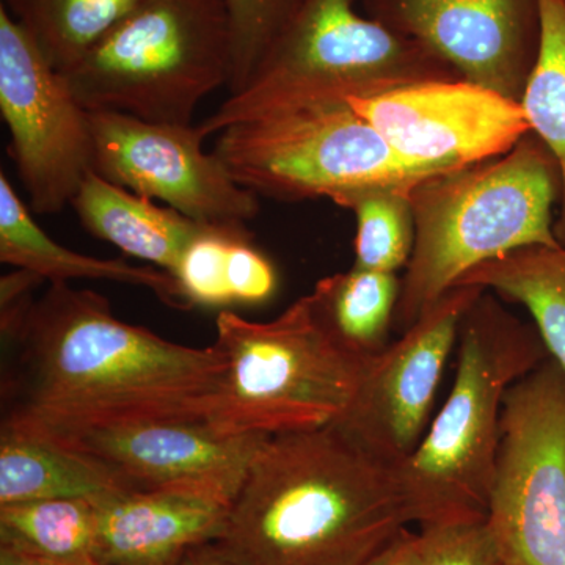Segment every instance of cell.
Wrapping results in <instances>:
<instances>
[{"label": "cell", "instance_id": "cell-20", "mask_svg": "<svg viewBox=\"0 0 565 565\" xmlns=\"http://www.w3.org/2000/svg\"><path fill=\"white\" fill-rule=\"evenodd\" d=\"M479 286L520 303L565 371V247H525L465 274L455 286Z\"/></svg>", "mask_w": 565, "mask_h": 565}, {"label": "cell", "instance_id": "cell-6", "mask_svg": "<svg viewBox=\"0 0 565 565\" xmlns=\"http://www.w3.org/2000/svg\"><path fill=\"white\" fill-rule=\"evenodd\" d=\"M61 73L88 111L191 126L200 103L232 77L225 0H140Z\"/></svg>", "mask_w": 565, "mask_h": 565}, {"label": "cell", "instance_id": "cell-25", "mask_svg": "<svg viewBox=\"0 0 565 565\" xmlns=\"http://www.w3.org/2000/svg\"><path fill=\"white\" fill-rule=\"evenodd\" d=\"M408 193L399 189H364L349 193L338 203L355 215L353 266L388 274L407 267L415 245V218Z\"/></svg>", "mask_w": 565, "mask_h": 565}, {"label": "cell", "instance_id": "cell-7", "mask_svg": "<svg viewBox=\"0 0 565 565\" xmlns=\"http://www.w3.org/2000/svg\"><path fill=\"white\" fill-rule=\"evenodd\" d=\"M356 0H305L243 90L196 126L203 139L278 104L463 79L418 41L360 14Z\"/></svg>", "mask_w": 565, "mask_h": 565}, {"label": "cell", "instance_id": "cell-32", "mask_svg": "<svg viewBox=\"0 0 565 565\" xmlns=\"http://www.w3.org/2000/svg\"><path fill=\"white\" fill-rule=\"evenodd\" d=\"M180 565H234L218 555L217 550L211 544L196 546L191 552L185 553Z\"/></svg>", "mask_w": 565, "mask_h": 565}, {"label": "cell", "instance_id": "cell-5", "mask_svg": "<svg viewBox=\"0 0 565 565\" xmlns=\"http://www.w3.org/2000/svg\"><path fill=\"white\" fill-rule=\"evenodd\" d=\"M225 373L204 423L225 437L302 433L351 407L367 363L327 332L310 294L274 321L232 311L215 319Z\"/></svg>", "mask_w": 565, "mask_h": 565}, {"label": "cell", "instance_id": "cell-31", "mask_svg": "<svg viewBox=\"0 0 565 565\" xmlns=\"http://www.w3.org/2000/svg\"><path fill=\"white\" fill-rule=\"evenodd\" d=\"M364 565H419V534L405 527Z\"/></svg>", "mask_w": 565, "mask_h": 565}, {"label": "cell", "instance_id": "cell-16", "mask_svg": "<svg viewBox=\"0 0 565 565\" xmlns=\"http://www.w3.org/2000/svg\"><path fill=\"white\" fill-rule=\"evenodd\" d=\"M96 561L102 565H174L221 537L230 505L174 490L98 498Z\"/></svg>", "mask_w": 565, "mask_h": 565}, {"label": "cell", "instance_id": "cell-19", "mask_svg": "<svg viewBox=\"0 0 565 565\" xmlns=\"http://www.w3.org/2000/svg\"><path fill=\"white\" fill-rule=\"evenodd\" d=\"M71 206L93 236L172 275L185 248L211 226L173 207L158 206L95 172L82 182Z\"/></svg>", "mask_w": 565, "mask_h": 565}, {"label": "cell", "instance_id": "cell-9", "mask_svg": "<svg viewBox=\"0 0 565 565\" xmlns=\"http://www.w3.org/2000/svg\"><path fill=\"white\" fill-rule=\"evenodd\" d=\"M487 523L504 565H565V371L552 356L505 394Z\"/></svg>", "mask_w": 565, "mask_h": 565}, {"label": "cell", "instance_id": "cell-10", "mask_svg": "<svg viewBox=\"0 0 565 565\" xmlns=\"http://www.w3.org/2000/svg\"><path fill=\"white\" fill-rule=\"evenodd\" d=\"M0 114L32 211L58 214L93 172L90 111L44 57L28 31L0 6Z\"/></svg>", "mask_w": 565, "mask_h": 565}, {"label": "cell", "instance_id": "cell-26", "mask_svg": "<svg viewBox=\"0 0 565 565\" xmlns=\"http://www.w3.org/2000/svg\"><path fill=\"white\" fill-rule=\"evenodd\" d=\"M305 0H225L232 29L230 95L243 90Z\"/></svg>", "mask_w": 565, "mask_h": 565}, {"label": "cell", "instance_id": "cell-24", "mask_svg": "<svg viewBox=\"0 0 565 565\" xmlns=\"http://www.w3.org/2000/svg\"><path fill=\"white\" fill-rule=\"evenodd\" d=\"M541 44L522 104L531 131L555 156L563 180L555 233L565 247V0H539Z\"/></svg>", "mask_w": 565, "mask_h": 565}, {"label": "cell", "instance_id": "cell-28", "mask_svg": "<svg viewBox=\"0 0 565 565\" xmlns=\"http://www.w3.org/2000/svg\"><path fill=\"white\" fill-rule=\"evenodd\" d=\"M419 565H504L487 520L419 527Z\"/></svg>", "mask_w": 565, "mask_h": 565}, {"label": "cell", "instance_id": "cell-30", "mask_svg": "<svg viewBox=\"0 0 565 565\" xmlns=\"http://www.w3.org/2000/svg\"><path fill=\"white\" fill-rule=\"evenodd\" d=\"M44 281L40 275L25 269H17L0 278V330L6 343L13 340L28 321L36 300L33 292Z\"/></svg>", "mask_w": 565, "mask_h": 565}, {"label": "cell", "instance_id": "cell-3", "mask_svg": "<svg viewBox=\"0 0 565 565\" xmlns=\"http://www.w3.org/2000/svg\"><path fill=\"white\" fill-rule=\"evenodd\" d=\"M563 180L534 132L492 161L434 174L408 193L415 245L393 327L401 333L475 267L525 247H561L553 207Z\"/></svg>", "mask_w": 565, "mask_h": 565}, {"label": "cell", "instance_id": "cell-21", "mask_svg": "<svg viewBox=\"0 0 565 565\" xmlns=\"http://www.w3.org/2000/svg\"><path fill=\"white\" fill-rule=\"evenodd\" d=\"M399 292L396 274L353 266L316 282L310 297L327 332L349 352L371 359L390 344Z\"/></svg>", "mask_w": 565, "mask_h": 565}, {"label": "cell", "instance_id": "cell-22", "mask_svg": "<svg viewBox=\"0 0 565 565\" xmlns=\"http://www.w3.org/2000/svg\"><path fill=\"white\" fill-rule=\"evenodd\" d=\"M0 548L55 564H99L95 501L61 498L0 505Z\"/></svg>", "mask_w": 565, "mask_h": 565}, {"label": "cell", "instance_id": "cell-18", "mask_svg": "<svg viewBox=\"0 0 565 565\" xmlns=\"http://www.w3.org/2000/svg\"><path fill=\"white\" fill-rule=\"evenodd\" d=\"M0 262L31 270L50 282L99 280L143 286L167 307L191 310L172 274L154 266H134L70 250L33 221L6 173H0Z\"/></svg>", "mask_w": 565, "mask_h": 565}, {"label": "cell", "instance_id": "cell-15", "mask_svg": "<svg viewBox=\"0 0 565 565\" xmlns=\"http://www.w3.org/2000/svg\"><path fill=\"white\" fill-rule=\"evenodd\" d=\"M54 435L106 465L131 492L174 490L228 505L269 437H225L204 422L137 423Z\"/></svg>", "mask_w": 565, "mask_h": 565}, {"label": "cell", "instance_id": "cell-8", "mask_svg": "<svg viewBox=\"0 0 565 565\" xmlns=\"http://www.w3.org/2000/svg\"><path fill=\"white\" fill-rule=\"evenodd\" d=\"M212 151L241 185L277 202L338 204L375 188L411 192L445 173L401 158L345 98L280 104L223 129Z\"/></svg>", "mask_w": 565, "mask_h": 565}, {"label": "cell", "instance_id": "cell-1", "mask_svg": "<svg viewBox=\"0 0 565 565\" xmlns=\"http://www.w3.org/2000/svg\"><path fill=\"white\" fill-rule=\"evenodd\" d=\"M3 419L52 434L150 422H204L225 373L217 345L172 343L115 318L109 300L50 282L10 340Z\"/></svg>", "mask_w": 565, "mask_h": 565}, {"label": "cell", "instance_id": "cell-4", "mask_svg": "<svg viewBox=\"0 0 565 565\" xmlns=\"http://www.w3.org/2000/svg\"><path fill=\"white\" fill-rule=\"evenodd\" d=\"M457 341L451 393L414 455L396 467L408 516L419 527L487 520L505 394L550 359L535 323L490 291L468 308Z\"/></svg>", "mask_w": 565, "mask_h": 565}, {"label": "cell", "instance_id": "cell-11", "mask_svg": "<svg viewBox=\"0 0 565 565\" xmlns=\"http://www.w3.org/2000/svg\"><path fill=\"white\" fill-rule=\"evenodd\" d=\"M93 172L137 195L159 200L193 221L247 226L258 195L234 180L214 151L203 150L196 126L166 125L90 111Z\"/></svg>", "mask_w": 565, "mask_h": 565}, {"label": "cell", "instance_id": "cell-33", "mask_svg": "<svg viewBox=\"0 0 565 565\" xmlns=\"http://www.w3.org/2000/svg\"><path fill=\"white\" fill-rule=\"evenodd\" d=\"M0 565H65L50 563V561L36 559V557L22 555L20 552H13L9 548H0ZM102 565V564H90ZM180 565V564H174Z\"/></svg>", "mask_w": 565, "mask_h": 565}, {"label": "cell", "instance_id": "cell-29", "mask_svg": "<svg viewBox=\"0 0 565 565\" xmlns=\"http://www.w3.org/2000/svg\"><path fill=\"white\" fill-rule=\"evenodd\" d=\"M226 280L233 303H264L277 289L273 263L253 247L252 237H239L230 245Z\"/></svg>", "mask_w": 565, "mask_h": 565}, {"label": "cell", "instance_id": "cell-12", "mask_svg": "<svg viewBox=\"0 0 565 565\" xmlns=\"http://www.w3.org/2000/svg\"><path fill=\"white\" fill-rule=\"evenodd\" d=\"M345 99L401 158L423 169L449 172L492 161L533 132L522 104L467 79Z\"/></svg>", "mask_w": 565, "mask_h": 565}, {"label": "cell", "instance_id": "cell-13", "mask_svg": "<svg viewBox=\"0 0 565 565\" xmlns=\"http://www.w3.org/2000/svg\"><path fill=\"white\" fill-rule=\"evenodd\" d=\"M484 291L471 285L449 289L399 340L370 360L351 407L334 424L394 467L414 455L429 427L463 316Z\"/></svg>", "mask_w": 565, "mask_h": 565}, {"label": "cell", "instance_id": "cell-23", "mask_svg": "<svg viewBox=\"0 0 565 565\" xmlns=\"http://www.w3.org/2000/svg\"><path fill=\"white\" fill-rule=\"evenodd\" d=\"M140 0H0L58 71L79 61Z\"/></svg>", "mask_w": 565, "mask_h": 565}, {"label": "cell", "instance_id": "cell-14", "mask_svg": "<svg viewBox=\"0 0 565 565\" xmlns=\"http://www.w3.org/2000/svg\"><path fill=\"white\" fill-rule=\"evenodd\" d=\"M364 14L418 41L463 79L522 102L541 44L539 0H360Z\"/></svg>", "mask_w": 565, "mask_h": 565}, {"label": "cell", "instance_id": "cell-2", "mask_svg": "<svg viewBox=\"0 0 565 565\" xmlns=\"http://www.w3.org/2000/svg\"><path fill=\"white\" fill-rule=\"evenodd\" d=\"M408 525L397 468L332 423L264 438L211 545L234 565H364Z\"/></svg>", "mask_w": 565, "mask_h": 565}, {"label": "cell", "instance_id": "cell-17", "mask_svg": "<svg viewBox=\"0 0 565 565\" xmlns=\"http://www.w3.org/2000/svg\"><path fill=\"white\" fill-rule=\"evenodd\" d=\"M131 492L110 468L57 435L2 419L0 505Z\"/></svg>", "mask_w": 565, "mask_h": 565}, {"label": "cell", "instance_id": "cell-27", "mask_svg": "<svg viewBox=\"0 0 565 565\" xmlns=\"http://www.w3.org/2000/svg\"><path fill=\"white\" fill-rule=\"evenodd\" d=\"M239 237H253L247 226L211 225L182 253L173 277L191 308L233 303L226 263L230 245Z\"/></svg>", "mask_w": 565, "mask_h": 565}]
</instances>
